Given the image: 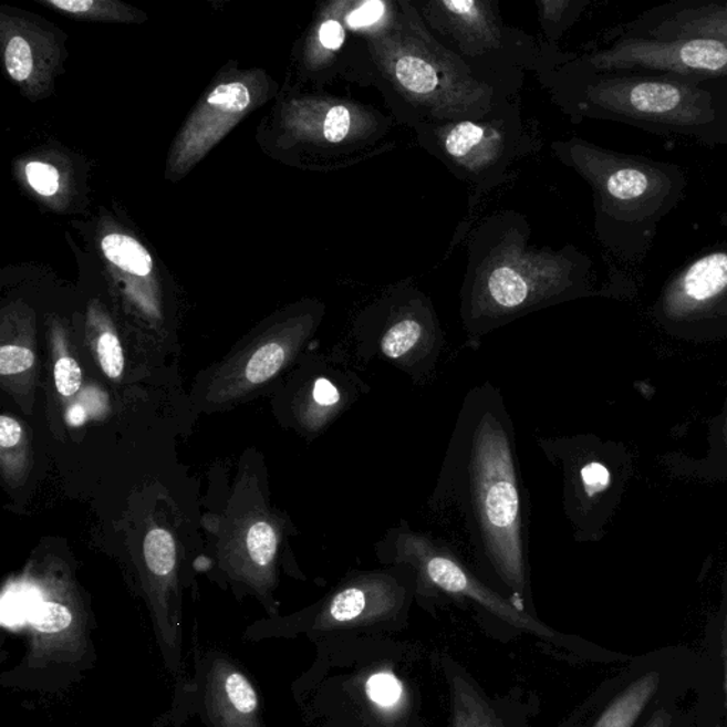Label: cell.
<instances>
[{"instance_id": "33", "label": "cell", "mask_w": 727, "mask_h": 727, "mask_svg": "<svg viewBox=\"0 0 727 727\" xmlns=\"http://www.w3.org/2000/svg\"><path fill=\"white\" fill-rule=\"evenodd\" d=\"M67 419L73 426H80L84 424L85 419H87V413H85L82 405H73L69 411Z\"/></svg>"}, {"instance_id": "26", "label": "cell", "mask_w": 727, "mask_h": 727, "mask_svg": "<svg viewBox=\"0 0 727 727\" xmlns=\"http://www.w3.org/2000/svg\"><path fill=\"white\" fill-rule=\"evenodd\" d=\"M353 127V113L345 105H333L324 115L323 137L325 142L337 144L349 137Z\"/></svg>"}, {"instance_id": "8", "label": "cell", "mask_w": 727, "mask_h": 727, "mask_svg": "<svg viewBox=\"0 0 727 727\" xmlns=\"http://www.w3.org/2000/svg\"><path fill=\"white\" fill-rule=\"evenodd\" d=\"M359 357L387 361L415 383H428L440 359L443 339L434 324L415 313L393 318L374 337L361 340Z\"/></svg>"}, {"instance_id": "20", "label": "cell", "mask_w": 727, "mask_h": 727, "mask_svg": "<svg viewBox=\"0 0 727 727\" xmlns=\"http://www.w3.org/2000/svg\"><path fill=\"white\" fill-rule=\"evenodd\" d=\"M290 351L292 347H289V344L279 343V341L264 344L263 347L256 351L246 365V380L250 384H262L264 381L273 378L292 354Z\"/></svg>"}, {"instance_id": "29", "label": "cell", "mask_w": 727, "mask_h": 727, "mask_svg": "<svg viewBox=\"0 0 727 727\" xmlns=\"http://www.w3.org/2000/svg\"><path fill=\"white\" fill-rule=\"evenodd\" d=\"M34 354L32 350L19 345H3L0 349V374L3 377L18 375L33 367Z\"/></svg>"}, {"instance_id": "3", "label": "cell", "mask_w": 727, "mask_h": 727, "mask_svg": "<svg viewBox=\"0 0 727 727\" xmlns=\"http://www.w3.org/2000/svg\"><path fill=\"white\" fill-rule=\"evenodd\" d=\"M700 654L688 645H671L633 656L558 727H641Z\"/></svg>"}, {"instance_id": "19", "label": "cell", "mask_w": 727, "mask_h": 727, "mask_svg": "<svg viewBox=\"0 0 727 727\" xmlns=\"http://www.w3.org/2000/svg\"><path fill=\"white\" fill-rule=\"evenodd\" d=\"M144 558L149 573L157 579H169L177 564V548L169 531L153 529L144 541Z\"/></svg>"}, {"instance_id": "1", "label": "cell", "mask_w": 727, "mask_h": 727, "mask_svg": "<svg viewBox=\"0 0 727 727\" xmlns=\"http://www.w3.org/2000/svg\"><path fill=\"white\" fill-rule=\"evenodd\" d=\"M426 505L460 536L475 573L529 611V496L515 424L495 385L480 384L466 394Z\"/></svg>"}, {"instance_id": "28", "label": "cell", "mask_w": 727, "mask_h": 727, "mask_svg": "<svg viewBox=\"0 0 727 727\" xmlns=\"http://www.w3.org/2000/svg\"><path fill=\"white\" fill-rule=\"evenodd\" d=\"M54 384L60 395L73 397L82 385V368L72 357H60L54 364Z\"/></svg>"}, {"instance_id": "16", "label": "cell", "mask_w": 727, "mask_h": 727, "mask_svg": "<svg viewBox=\"0 0 727 727\" xmlns=\"http://www.w3.org/2000/svg\"><path fill=\"white\" fill-rule=\"evenodd\" d=\"M656 40L708 38L727 42V3H708L671 13L650 30Z\"/></svg>"}, {"instance_id": "24", "label": "cell", "mask_w": 727, "mask_h": 727, "mask_svg": "<svg viewBox=\"0 0 727 727\" xmlns=\"http://www.w3.org/2000/svg\"><path fill=\"white\" fill-rule=\"evenodd\" d=\"M4 64L8 74L14 82H27L33 72V53L28 40L14 37L9 40L4 50Z\"/></svg>"}, {"instance_id": "22", "label": "cell", "mask_w": 727, "mask_h": 727, "mask_svg": "<svg viewBox=\"0 0 727 727\" xmlns=\"http://www.w3.org/2000/svg\"><path fill=\"white\" fill-rule=\"evenodd\" d=\"M705 646V651L718 662L727 704V577L720 609L706 629Z\"/></svg>"}, {"instance_id": "9", "label": "cell", "mask_w": 727, "mask_h": 727, "mask_svg": "<svg viewBox=\"0 0 727 727\" xmlns=\"http://www.w3.org/2000/svg\"><path fill=\"white\" fill-rule=\"evenodd\" d=\"M600 187L616 215L631 220L654 217L672 195L671 175L634 158H604Z\"/></svg>"}, {"instance_id": "18", "label": "cell", "mask_w": 727, "mask_h": 727, "mask_svg": "<svg viewBox=\"0 0 727 727\" xmlns=\"http://www.w3.org/2000/svg\"><path fill=\"white\" fill-rule=\"evenodd\" d=\"M102 250L110 263L125 273L147 278L153 272V258L137 239L123 233H110L102 240Z\"/></svg>"}, {"instance_id": "13", "label": "cell", "mask_w": 727, "mask_h": 727, "mask_svg": "<svg viewBox=\"0 0 727 727\" xmlns=\"http://www.w3.org/2000/svg\"><path fill=\"white\" fill-rule=\"evenodd\" d=\"M29 630L33 665L77 660L85 648L83 620L62 601H40L30 615Z\"/></svg>"}, {"instance_id": "27", "label": "cell", "mask_w": 727, "mask_h": 727, "mask_svg": "<svg viewBox=\"0 0 727 727\" xmlns=\"http://www.w3.org/2000/svg\"><path fill=\"white\" fill-rule=\"evenodd\" d=\"M27 178L30 187L43 197H52L60 187L59 170L53 165L33 162L27 165Z\"/></svg>"}, {"instance_id": "7", "label": "cell", "mask_w": 727, "mask_h": 727, "mask_svg": "<svg viewBox=\"0 0 727 727\" xmlns=\"http://www.w3.org/2000/svg\"><path fill=\"white\" fill-rule=\"evenodd\" d=\"M641 727H727L724 682L708 651L656 702Z\"/></svg>"}, {"instance_id": "32", "label": "cell", "mask_w": 727, "mask_h": 727, "mask_svg": "<svg viewBox=\"0 0 727 727\" xmlns=\"http://www.w3.org/2000/svg\"><path fill=\"white\" fill-rule=\"evenodd\" d=\"M319 40L322 46L329 50H339L345 40V30L337 20H328L319 30Z\"/></svg>"}, {"instance_id": "2", "label": "cell", "mask_w": 727, "mask_h": 727, "mask_svg": "<svg viewBox=\"0 0 727 727\" xmlns=\"http://www.w3.org/2000/svg\"><path fill=\"white\" fill-rule=\"evenodd\" d=\"M375 554L384 565H408L414 570L418 581L416 599L446 595L463 600L500 623L533 635L563 660L615 665L633 658V655L606 650L580 636L561 634L551 629L480 579L448 541L414 530L408 521L401 520L391 528L375 544Z\"/></svg>"}, {"instance_id": "21", "label": "cell", "mask_w": 727, "mask_h": 727, "mask_svg": "<svg viewBox=\"0 0 727 727\" xmlns=\"http://www.w3.org/2000/svg\"><path fill=\"white\" fill-rule=\"evenodd\" d=\"M395 77L403 87L415 94H429L438 87L436 72L424 59L403 56L395 63Z\"/></svg>"}, {"instance_id": "25", "label": "cell", "mask_w": 727, "mask_h": 727, "mask_svg": "<svg viewBox=\"0 0 727 727\" xmlns=\"http://www.w3.org/2000/svg\"><path fill=\"white\" fill-rule=\"evenodd\" d=\"M97 360L100 367L108 378L118 380L124 371V351L117 334L113 331H104L97 341Z\"/></svg>"}, {"instance_id": "31", "label": "cell", "mask_w": 727, "mask_h": 727, "mask_svg": "<svg viewBox=\"0 0 727 727\" xmlns=\"http://www.w3.org/2000/svg\"><path fill=\"white\" fill-rule=\"evenodd\" d=\"M385 12V4L383 2H367L360 4V7L349 14V27L353 29L367 28L370 24L377 23Z\"/></svg>"}, {"instance_id": "30", "label": "cell", "mask_w": 727, "mask_h": 727, "mask_svg": "<svg viewBox=\"0 0 727 727\" xmlns=\"http://www.w3.org/2000/svg\"><path fill=\"white\" fill-rule=\"evenodd\" d=\"M50 7L77 17H114V4L94 0H48Z\"/></svg>"}, {"instance_id": "11", "label": "cell", "mask_w": 727, "mask_h": 727, "mask_svg": "<svg viewBox=\"0 0 727 727\" xmlns=\"http://www.w3.org/2000/svg\"><path fill=\"white\" fill-rule=\"evenodd\" d=\"M205 710L210 727H266L252 681L225 656L217 655L209 662Z\"/></svg>"}, {"instance_id": "12", "label": "cell", "mask_w": 727, "mask_h": 727, "mask_svg": "<svg viewBox=\"0 0 727 727\" xmlns=\"http://www.w3.org/2000/svg\"><path fill=\"white\" fill-rule=\"evenodd\" d=\"M252 103V94L242 82L219 84L209 93L207 102L190 118L180 135L175 159L187 168L207 154L212 145L242 117Z\"/></svg>"}, {"instance_id": "5", "label": "cell", "mask_w": 727, "mask_h": 727, "mask_svg": "<svg viewBox=\"0 0 727 727\" xmlns=\"http://www.w3.org/2000/svg\"><path fill=\"white\" fill-rule=\"evenodd\" d=\"M595 102L614 114L665 125H698L714 118L708 95L679 82L619 79L594 90Z\"/></svg>"}, {"instance_id": "10", "label": "cell", "mask_w": 727, "mask_h": 727, "mask_svg": "<svg viewBox=\"0 0 727 727\" xmlns=\"http://www.w3.org/2000/svg\"><path fill=\"white\" fill-rule=\"evenodd\" d=\"M449 690V727H530L529 704L490 698L478 681L453 656H440Z\"/></svg>"}, {"instance_id": "6", "label": "cell", "mask_w": 727, "mask_h": 727, "mask_svg": "<svg viewBox=\"0 0 727 727\" xmlns=\"http://www.w3.org/2000/svg\"><path fill=\"white\" fill-rule=\"evenodd\" d=\"M605 69H651L678 74L727 73L726 40L692 38L675 40L629 39L595 58Z\"/></svg>"}, {"instance_id": "14", "label": "cell", "mask_w": 727, "mask_h": 727, "mask_svg": "<svg viewBox=\"0 0 727 727\" xmlns=\"http://www.w3.org/2000/svg\"><path fill=\"white\" fill-rule=\"evenodd\" d=\"M727 295V252H714L690 263L672 283L665 302L671 313L704 312Z\"/></svg>"}, {"instance_id": "15", "label": "cell", "mask_w": 727, "mask_h": 727, "mask_svg": "<svg viewBox=\"0 0 727 727\" xmlns=\"http://www.w3.org/2000/svg\"><path fill=\"white\" fill-rule=\"evenodd\" d=\"M364 702L361 712L370 727H405L415 716V696L405 682L387 666L374 665L361 674Z\"/></svg>"}, {"instance_id": "4", "label": "cell", "mask_w": 727, "mask_h": 727, "mask_svg": "<svg viewBox=\"0 0 727 727\" xmlns=\"http://www.w3.org/2000/svg\"><path fill=\"white\" fill-rule=\"evenodd\" d=\"M418 581L408 565L357 571L345 579L315 613L320 633L403 626L416 600Z\"/></svg>"}, {"instance_id": "17", "label": "cell", "mask_w": 727, "mask_h": 727, "mask_svg": "<svg viewBox=\"0 0 727 727\" xmlns=\"http://www.w3.org/2000/svg\"><path fill=\"white\" fill-rule=\"evenodd\" d=\"M499 144L498 133L469 122L455 125L445 138L450 157L474 168L490 162L498 154Z\"/></svg>"}, {"instance_id": "23", "label": "cell", "mask_w": 727, "mask_h": 727, "mask_svg": "<svg viewBox=\"0 0 727 727\" xmlns=\"http://www.w3.org/2000/svg\"><path fill=\"white\" fill-rule=\"evenodd\" d=\"M246 548H248L250 560L259 569L272 564L276 551H278V538H276L273 526L268 521H256L248 531Z\"/></svg>"}]
</instances>
